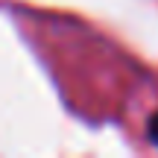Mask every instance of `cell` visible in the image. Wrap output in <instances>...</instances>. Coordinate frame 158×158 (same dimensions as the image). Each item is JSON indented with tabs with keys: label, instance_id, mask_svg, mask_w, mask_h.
Wrapping results in <instances>:
<instances>
[{
	"label": "cell",
	"instance_id": "1",
	"mask_svg": "<svg viewBox=\"0 0 158 158\" xmlns=\"http://www.w3.org/2000/svg\"><path fill=\"white\" fill-rule=\"evenodd\" d=\"M149 141L158 147V111L152 114V120H149Z\"/></svg>",
	"mask_w": 158,
	"mask_h": 158
}]
</instances>
